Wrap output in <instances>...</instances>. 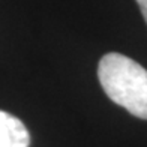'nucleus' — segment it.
<instances>
[{"label": "nucleus", "mask_w": 147, "mask_h": 147, "mask_svg": "<svg viewBox=\"0 0 147 147\" xmlns=\"http://www.w3.org/2000/svg\"><path fill=\"white\" fill-rule=\"evenodd\" d=\"M30 134L18 117L0 111V147H29Z\"/></svg>", "instance_id": "nucleus-2"}, {"label": "nucleus", "mask_w": 147, "mask_h": 147, "mask_svg": "<svg viewBox=\"0 0 147 147\" xmlns=\"http://www.w3.org/2000/svg\"><path fill=\"white\" fill-rule=\"evenodd\" d=\"M98 78L113 102L147 120V69L128 56L108 53L99 62Z\"/></svg>", "instance_id": "nucleus-1"}, {"label": "nucleus", "mask_w": 147, "mask_h": 147, "mask_svg": "<svg viewBox=\"0 0 147 147\" xmlns=\"http://www.w3.org/2000/svg\"><path fill=\"white\" fill-rule=\"evenodd\" d=\"M137 3L140 6V11H141V14L146 20V24H147V0H137Z\"/></svg>", "instance_id": "nucleus-3"}]
</instances>
